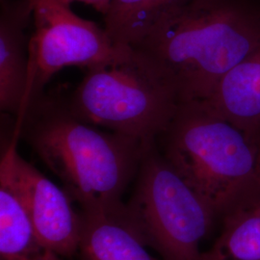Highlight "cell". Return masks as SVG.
I'll return each instance as SVG.
<instances>
[{"mask_svg":"<svg viewBox=\"0 0 260 260\" xmlns=\"http://www.w3.org/2000/svg\"><path fill=\"white\" fill-rule=\"evenodd\" d=\"M15 128L85 213L117 217L149 145L77 119L63 96L28 102ZM151 144V143H150Z\"/></svg>","mask_w":260,"mask_h":260,"instance_id":"obj_1","label":"cell"},{"mask_svg":"<svg viewBox=\"0 0 260 260\" xmlns=\"http://www.w3.org/2000/svg\"><path fill=\"white\" fill-rule=\"evenodd\" d=\"M260 44V0H181L133 48L152 62L180 103L203 102Z\"/></svg>","mask_w":260,"mask_h":260,"instance_id":"obj_2","label":"cell"},{"mask_svg":"<svg viewBox=\"0 0 260 260\" xmlns=\"http://www.w3.org/2000/svg\"><path fill=\"white\" fill-rule=\"evenodd\" d=\"M156 143L219 221L260 188V137L235 126L202 102L180 103Z\"/></svg>","mask_w":260,"mask_h":260,"instance_id":"obj_3","label":"cell"},{"mask_svg":"<svg viewBox=\"0 0 260 260\" xmlns=\"http://www.w3.org/2000/svg\"><path fill=\"white\" fill-rule=\"evenodd\" d=\"M63 99L77 119L146 145L167 128L180 104L155 66L134 48L122 59L87 70Z\"/></svg>","mask_w":260,"mask_h":260,"instance_id":"obj_4","label":"cell"},{"mask_svg":"<svg viewBox=\"0 0 260 260\" xmlns=\"http://www.w3.org/2000/svg\"><path fill=\"white\" fill-rule=\"evenodd\" d=\"M121 223L164 260H202L201 244L219 217L171 166L156 141L146 148Z\"/></svg>","mask_w":260,"mask_h":260,"instance_id":"obj_5","label":"cell"},{"mask_svg":"<svg viewBox=\"0 0 260 260\" xmlns=\"http://www.w3.org/2000/svg\"><path fill=\"white\" fill-rule=\"evenodd\" d=\"M28 1L34 32L29 41V80L21 113L62 69L89 70L122 59L133 50L115 45L104 28L75 15L63 0Z\"/></svg>","mask_w":260,"mask_h":260,"instance_id":"obj_6","label":"cell"},{"mask_svg":"<svg viewBox=\"0 0 260 260\" xmlns=\"http://www.w3.org/2000/svg\"><path fill=\"white\" fill-rule=\"evenodd\" d=\"M19 133L14 128L2 150L0 165L6 168L15 190L40 238L59 255L72 257L79 251L81 220L64 189L44 176L18 151Z\"/></svg>","mask_w":260,"mask_h":260,"instance_id":"obj_7","label":"cell"},{"mask_svg":"<svg viewBox=\"0 0 260 260\" xmlns=\"http://www.w3.org/2000/svg\"><path fill=\"white\" fill-rule=\"evenodd\" d=\"M32 19L28 0H1L0 108L18 117L22 111L29 80V41Z\"/></svg>","mask_w":260,"mask_h":260,"instance_id":"obj_8","label":"cell"},{"mask_svg":"<svg viewBox=\"0 0 260 260\" xmlns=\"http://www.w3.org/2000/svg\"><path fill=\"white\" fill-rule=\"evenodd\" d=\"M202 103L240 129L260 137V44L221 77Z\"/></svg>","mask_w":260,"mask_h":260,"instance_id":"obj_9","label":"cell"},{"mask_svg":"<svg viewBox=\"0 0 260 260\" xmlns=\"http://www.w3.org/2000/svg\"><path fill=\"white\" fill-rule=\"evenodd\" d=\"M33 229L6 168L0 165V260H61Z\"/></svg>","mask_w":260,"mask_h":260,"instance_id":"obj_10","label":"cell"},{"mask_svg":"<svg viewBox=\"0 0 260 260\" xmlns=\"http://www.w3.org/2000/svg\"><path fill=\"white\" fill-rule=\"evenodd\" d=\"M202 260H260V188L229 209Z\"/></svg>","mask_w":260,"mask_h":260,"instance_id":"obj_11","label":"cell"},{"mask_svg":"<svg viewBox=\"0 0 260 260\" xmlns=\"http://www.w3.org/2000/svg\"><path fill=\"white\" fill-rule=\"evenodd\" d=\"M79 251L83 260H164L147 251V246L113 216L79 212Z\"/></svg>","mask_w":260,"mask_h":260,"instance_id":"obj_12","label":"cell"},{"mask_svg":"<svg viewBox=\"0 0 260 260\" xmlns=\"http://www.w3.org/2000/svg\"><path fill=\"white\" fill-rule=\"evenodd\" d=\"M181 0H112L103 16L104 29L118 47H133L161 15Z\"/></svg>","mask_w":260,"mask_h":260,"instance_id":"obj_13","label":"cell"},{"mask_svg":"<svg viewBox=\"0 0 260 260\" xmlns=\"http://www.w3.org/2000/svg\"><path fill=\"white\" fill-rule=\"evenodd\" d=\"M63 1H65L66 3H68L70 5L72 2H75V1L82 2L86 5L92 6L93 9L98 11L99 13H101L103 16L107 13L112 2V0H63Z\"/></svg>","mask_w":260,"mask_h":260,"instance_id":"obj_14","label":"cell"}]
</instances>
